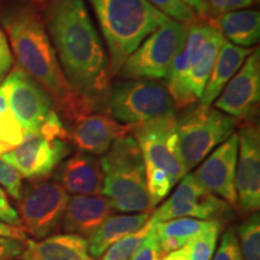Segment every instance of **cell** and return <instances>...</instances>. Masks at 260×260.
<instances>
[{
  "label": "cell",
  "instance_id": "cell-36",
  "mask_svg": "<svg viewBox=\"0 0 260 260\" xmlns=\"http://www.w3.org/2000/svg\"><path fill=\"white\" fill-rule=\"evenodd\" d=\"M25 242L0 236V260H11L22 254Z\"/></svg>",
  "mask_w": 260,
  "mask_h": 260
},
{
  "label": "cell",
  "instance_id": "cell-32",
  "mask_svg": "<svg viewBox=\"0 0 260 260\" xmlns=\"http://www.w3.org/2000/svg\"><path fill=\"white\" fill-rule=\"evenodd\" d=\"M162 256L164 255H162L158 237L153 230V225H152L144 242L136 249L130 260H160Z\"/></svg>",
  "mask_w": 260,
  "mask_h": 260
},
{
  "label": "cell",
  "instance_id": "cell-16",
  "mask_svg": "<svg viewBox=\"0 0 260 260\" xmlns=\"http://www.w3.org/2000/svg\"><path fill=\"white\" fill-rule=\"evenodd\" d=\"M135 128L121 124L105 113H89L68 126L71 144L90 155L105 154L115 140L134 133Z\"/></svg>",
  "mask_w": 260,
  "mask_h": 260
},
{
  "label": "cell",
  "instance_id": "cell-4",
  "mask_svg": "<svg viewBox=\"0 0 260 260\" xmlns=\"http://www.w3.org/2000/svg\"><path fill=\"white\" fill-rule=\"evenodd\" d=\"M134 135L144 159L149 199L155 207L188 174L178 146L177 117L172 113L136 125Z\"/></svg>",
  "mask_w": 260,
  "mask_h": 260
},
{
  "label": "cell",
  "instance_id": "cell-10",
  "mask_svg": "<svg viewBox=\"0 0 260 260\" xmlns=\"http://www.w3.org/2000/svg\"><path fill=\"white\" fill-rule=\"evenodd\" d=\"M232 214L230 205L210 193L195 178L186 174L171 197L151 214L152 224L175 218H197L223 223Z\"/></svg>",
  "mask_w": 260,
  "mask_h": 260
},
{
  "label": "cell",
  "instance_id": "cell-9",
  "mask_svg": "<svg viewBox=\"0 0 260 260\" xmlns=\"http://www.w3.org/2000/svg\"><path fill=\"white\" fill-rule=\"evenodd\" d=\"M69 194L56 181H30L18 203L22 230L35 240L53 235L60 228Z\"/></svg>",
  "mask_w": 260,
  "mask_h": 260
},
{
  "label": "cell",
  "instance_id": "cell-37",
  "mask_svg": "<svg viewBox=\"0 0 260 260\" xmlns=\"http://www.w3.org/2000/svg\"><path fill=\"white\" fill-rule=\"evenodd\" d=\"M0 236L19 240V241H23V242H25L28 240L27 234L22 230V228L8 225V224L3 222H0Z\"/></svg>",
  "mask_w": 260,
  "mask_h": 260
},
{
  "label": "cell",
  "instance_id": "cell-13",
  "mask_svg": "<svg viewBox=\"0 0 260 260\" xmlns=\"http://www.w3.org/2000/svg\"><path fill=\"white\" fill-rule=\"evenodd\" d=\"M73 146L65 140H50L35 134L2 158L17 169L22 177L30 181L46 180L58 165L69 157Z\"/></svg>",
  "mask_w": 260,
  "mask_h": 260
},
{
  "label": "cell",
  "instance_id": "cell-1",
  "mask_svg": "<svg viewBox=\"0 0 260 260\" xmlns=\"http://www.w3.org/2000/svg\"><path fill=\"white\" fill-rule=\"evenodd\" d=\"M42 17L68 82L95 112L102 111L111 76L103 42L83 0H50Z\"/></svg>",
  "mask_w": 260,
  "mask_h": 260
},
{
  "label": "cell",
  "instance_id": "cell-15",
  "mask_svg": "<svg viewBox=\"0 0 260 260\" xmlns=\"http://www.w3.org/2000/svg\"><path fill=\"white\" fill-rule=\"evenodd\" d=\"M237 154L239 138L234 133L223 144L214 148L193 172L201 186L233 207L237 206L235 188Z\"/></svg>",
  "mask_w": 260,
  "mask_h": 260
},
{
  "label": "cell",
  "instance_id": "cell-3",
  "mask_svg": "<svg viewBox=\"0 0 260 260\" xmlns=\"http://www.w3.org/2000/svg\"><path fill=\"white\" fill-rule=\"evenodd\" d=\"M94 10L107 50L109 74L117 76L130 54L148 35L168 22L147 0H88Z\"/></svg>",
  "mask_w": 260,
  "mask_h": 260
},
{
  "label": "cell",
  "instance_id": "cell-28",
  "mask_svg": "<svg viewBox=\"0 0 260 260\" xmlns=\"http://www.w3.org/2000/svg\"><path fill=\"white\" fill-rule=\"evenodd\" d=\"M152 224L149 223L145 224L141 229L136 230L135 233L129 234L123 237V239L118 240L116 243L110 247L107 251L104 253L102 256V260H130L136 249L139 248L140 245L144 242L145 237L151 229Z\"/></svg>",
  "mask_w": 260,
  "mask_h": 260
},
{
  "label": "cell",
  "instance_id": "cell-14",
  "mask_svg": "<svg viewBox=\"0 0 260 260\" xmlns=\"http://www.w3.org/2000/svg\"><path fill=\"white\" fill-rule=\"evenodd\" d=\"M235 188L237 206L243 213L258 212L260 207V133L254 122H248L237 133Z\"/></svg>",
  "mask_w": 260,
  "mask_h": 260
},
{
  "label": "cell",
  "instance_id": "cell-40",
  "mask_svg": "<svg viewBox=\"0 0 260 260\" xmlns=\"http://www.w3.org/2000/svg\"><path fill=\"white\" fill-rule=\"evenodd\" d=\"M5 4H6V2H5V0H0V12L3 11V9H4Z\"/></svg>",
  "mask_w": 260,
  "mask_h": 260
},
{
  "label": "cell",
  "instance_id": "cell-23",
  "mask_svg": "<svg viewBox=\"0 0 260 260\" xmlns=\"http://www.w3.org/2000/svg\"><path fill=\"white\" fill-rule=\"evenodd\" d=\"M211 19L220 34L229 39L233 45L248 48L259 41L260 15L258 10H237Z\"/></svg>",
  "mask_w": 260,
  "mask_h": 260
},
{
  "label": "cell",
  "instance_id": "cell-20",
  "mask_svg": "<svg viewBox=\"0 0 260 260\" xmlns=\"http://www.w3.org/2000/svg\"><path fill=\"white\" fill-rule=\"evenodd\" d=\"M224 40L225 39L217 29L206 42L203 57L191 68L182 81L180 88L172 95L175 107L187 109L200 99Z\"/></svg>",
  "mask_w": 260,
  "mask_h": 260
},
{
  "label": "cell",
  "instance_id": "cell-7",
  "mask_svg": "<svg viewBox=\"0 0 260 260\" xmlns=\"http://www.w3.org/2000/svg\"><path fill=\"white\" fill-rule=\"evenodd\" d=\"M237 121L216 107L198 105L177 117L178 146L186 171L200 165L235 133Z\"/></svg>",
  "mask_w": 260,
  "mask_h": 260
},
{
  "label": "cell",
  "instance_id": "cell-21",
  "mask_svg": "<svg viewBox=\"0 0 260 260\" xmlns=\"http://www.w3.org/2000/svg\"><path fill=\"white\" fill-rule=\"evenodd\" d=\"M151 212L136 214H111L87 237L88 253L93 259L102 258L104 253L118 240L141 229L151 218Z\"/></svg>",
  "mask_w": 260,
  "mask_h": 260
},
{
  "label": "cell",
  "instance_id": "cell-2",
  "mask_svg": "<svg viewBox=\"0 0 260 260\" xmlns=\"http://www.w3.org/2000/svg\"><path fill=\"white\" fill-rule=\"evenodd\" d=\"M18 67L46 90L54 109L68 125L95 110L75 92L61 70L51 39L37 6L30 0H12L0 12Z\"/></svg>",
  "mask_w": 260,
  "mask_h": 260
},
{
  "label": "cell",
  "instance_id": "cell-24",
  "mask_svg": "<svg viewBox=\"0 0 260 260\" xmlns=\"http://www.w3.org/2000/svg\"><path fill=\"white\" fill-rule=\"evenodd\" d=\"M151 223V222H149ZM212 220L197 218H175L152 224L158 237L162 255L177 251L199 236L207 228L212 225Z\"/></svg>",
  "mask_w": 260,
  "mask_h": 260
},
{
  "label": "cell",
  "instance_id": "cell-26",
  "mask_svg": "<svg viewBox=\"0 0 260 260\" xmlns=\"http://www.w3.org/2000/svg\"><path fill=\"white\" fill-rule=\"evenodd\" d=\"M237 241L243 260H260V216L251 213L237 226Z\"/></svg>",
  "mask_w": 260,
  "mask_h": 260
},
{
  "label": "cell",
  "instance_id": "cell-27",
  "mask_svg": "<svg viewBox=\"0 0 260 260\" xmlns=\"http://www.w3.org/2000/svg\"><path fill=\"white\" fill-rule=\"evenodd\" d=\"M223 223L213 222L212 225L207 228L199 236L187 243L186 248L189 260H212L214 252H216L217 242Z\"/></svg>",
  "mask_w": 260,
  "mask_h": 260
},
{
  "label": "cell",
  "instance_id": "cell-29",
  "mask_svg": "<svg viewBox=\"0 0 260 260\" xmlns=\"http://www.w3.org/2000/svg\"><path fill=\"white\" fill-rule=\"evenodd\" d=\"M158 9L161 14L169 16V18L180 22L183 24H190L198 18L189 6L184 4L182 0H147Z\"/></svg>",
  "mask_w": 260,
  "mask_h": 260
},
{
  "label": "cell",
  "instance_id": "cell-5",
  "mask_svg": "<svg viewBox=\"0 0 260 260\" xmlns=\"http://www.w3.org/2000/svg\"><path fill=\"white\" fill-rule=\"evenodd\" d=\"M100 165L103 195L112 211L144 213L153 209L146 184L144 159L135 138L125 135L115 140L103 154Z\"/></svg>",
  "mask_w": 260,
  "mask_h": 260
},
{
  "label": "cell",
  "instance_id": "cell-35",
  "mask_svg": "<svg viewBox=\"0 0 260 260\" xmlns=\"http://www.w3.org/2000/svg\"><path fill=\"white\" fill-rule=\"evenodd\" d=\"M0 222L11 226L21 228V220H19L17 210L10 203L8 195L2 187H0Z\"/></svg>",
  "mask_w": 260,
  "mask_h": 260
},
{
  "label": "cell",
  "instance_id": "cell-30",
  "mask_svg": "<svg viewBox=\"0 0 260 260\" xmlns=\"http://www.w3.org/2000/svg\"><path fill=\"white\" fill-rule=\"evenodd\" d=\"M0 187L8 191V194L16 201L19 200L23 190L22 176L17 169L9 164L0 157Z\"/></svg>",
  "mask_w": 260,
  "mask_h": 260
},
{
  "label": "cell",
  "instance_id": "cell-6",
  "mask_svg": "<svg viewBox=\"0 0 260 260\" xmlns=\"http://www.w3.org/2000/svg\"><path fill=\"white\" fill-rule=\"evenodd\" d=\"M175 110L165 84L151 80H122L110 86L104 112L123 124L139 125L172 115Z\"/></svg>",
  "mask_w": 260,
  "mask_h": 260
},
{
  "label": "cell",
  "instance_id": "cell-34",
  "mask_svg": "<svg viewBox=\"0 0 260 260\" xmlns=\"http://www.w3.org/2000/svg\"><path fill=\"white\" fill-rule=\"evenodd\" d=\"M12 67H14V56L10 48L8 37L0 28V83L4 81L5 75L11 71Z\"/></svg>",
  "mask_w": 260,
  "mask_h": 260
},
{
  "label": "cell",
  "instance_id": "cell-17",
  "mask_svg": "<svg viewBox=\"0 0 260 260\" xmlns=\"http://www.w3.org/2000/svg\"><path fill=\"white\" fill-rule=\"evenodd\" d=\"M54 181L67 193L74 195H102L104 175L100 160L94 155L77 152L58 165Z\"/></svg>",
  "mask_w": 260,
  "mask_h": 260
},
{
  "label": "cell",
  "instance_id": "cell-25",
  "mask_svg": "<svg viewBox=\"0 0 260 260\" xmlns=\"http://www.w3.org/2000/svg\"><path fill=\"white\" fill-rule=\"evenodd\" d=\"M28 138L27 132L10 111L5 89L0 83V157L17 148Z\"/></svg>",
  "mask_w": 260,
  "mask_h": 260
},
{
  "label": "cell",
  "instance_id": "cell-18",
  "mask_svg": "<svg viewBox=\"0 0 260 260\" xmlns=\"http://www.w3.org/2000/svg\"><path fill=\"white\" fill-rule=\"evenodd\" d=\"M112 212L104 195H74L68 201L60 228L67 234L86 239Z\"/></svg>",
  "mask_w": 260,
  "mask_h": 260
},
{
  "label": "cell",
  "instance_id": "cell-8",
  "mask_svg": "<svg viewBox=\"0 0 260 260\" xmlns=\"http://www.w3.org/2000/svg\"><path fill=\"white\" fill-rule=\"evenodd\" d=\"M187 32V24L170 18L126 58L117 76L123 80L167 79L172 61L184 46Z\"/></svg>",
  "mask_w": 260,
  "mask_h": 260
},
{
  "label": "cell",
  "instance_id": "cell-38",
  "mask_svg": "<svg viewBox=\"0 0 260 260\" xmlns=\"http://www.w3.org/2000/svg\"><path fill=\"white\" fill-rule=\"evenodd\" d=\"M182 2L189 6L198 17H209V8L205 0H182Z\"/></svg>",
  "mask_w": 260,
  "mask_h": 260
},
{
  "label": "cell",
  "instance_id": "cell-11",
  "mask_svg": "<svg viewBox=\"0 0 260 260\" xmlns=\"http://www.w3.org/2000/svg\"><path fill=\"white\" fill-rule=\"evenodd\" d=\"M10 111L29 136L38 134L54 105L46 90L21 68H12L2 82Z\"/></svg>",
  "mask_w": 260,
  "mask_h": 260
},
{
  "label": "cell",
  "instance_id": "cell-39",
  "mask_svg": "<svg viewBox=\"0 0 260 260\" xmlns=\"http://www.w3.org/2000/svg\"><path fill=\"white\" fill-rule=\"evenodd\" d=\"M31 3H37V4H44V3H48L50 0H30Z\"/></svg>",
  "mask_w": 260,
  "mask_h": 260
},
{
  "label": "cell",
  "instance_id": "cell-31",
  "mask_svg": "<svg viewBox=\"0 0 260 260\" xmlns=\"http://www.w3.org/2000/svg\"><path fill=\"white\" fill-rule=\"evenodd\" d=\"M212 260H243L235 230L229 229L223 234L218 249L214 252Z\"/></svg>",
  "mask_w": 260,
  "mask_h": 260
},
{
  "label": "cell",
  "instance_id": "cell-12",
  "mask_svg": "<svg viewBox=\"0 0 260 260\" xmlns=\"http://www.w3.org/2000/svg\"><path fill=\"white\" fill-rule=\"evenodd\" d=\"M260 102L259 48L247 57L233 79L224 87L214 107L236 121H253L258 115Z\"/></svg>",
  "mask_w": 260,
  "mask_h": 260
},
{
  "label": "cell",
  "instance_id": "cell-33",
  "mask_svg": "<svg viewBox=\"0 0 260 260\" xmlns=\"http://www.w3.org/2000/svg\"><path fill=\"white\" fill-rule=\"evenodd\" d=\"M254 2L255 0H205L207 8H209V16L211 17H217L225 12L248 8Z\"/></svg>",
  "mask_w": 260,
  "mask_h": 260
},
{
  "label": "cell",
  "instance_id": "cell-19",
  "mask_svg": "<svg viewBox=\"0 0 260 260\" xmlns=\"http://www.w3.org/2000/svg\"><path fill=\"white\" fill-rule=\"evenodd\" d=\"M19 256L22 260H96L89 255L87 240L74 234L27 240Z\"/></svg>",
  "mask_w": 260,
  "mask_h": 260
},
{
  "label": "cell",
  "instance_id": "cell-22",
  "mask_svg": "<svg viewBox=\"0 0 260 260\" xmlns=\"http://www.w3.org/2000/svg\"><path fill=\"white\" fill-rule=\"evenodd\" d=\"M253 52L252 48H245L233 45L232 42L224 40L218 56L214 61L212 71L206 86L200 98V105L211 106L214 100L219 96L224 87L239 71L245 59Z\"/></svg>",
  "mask_w": 260,
  "mask_h": 260
}]
</instances>
